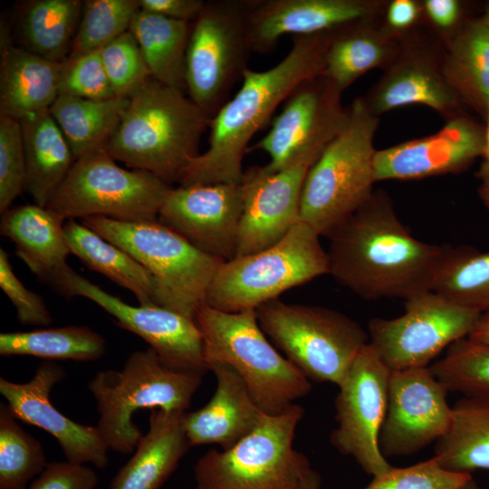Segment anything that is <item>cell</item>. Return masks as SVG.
Masks as SVG:
<instances>
[{"label": "cell", "mask_w": 489, "mask_h": 489, "mask_svg": "<svg viewBox=\"0 0 489 489\" xmlns=\"http://www.w3.org/2000/svg\"><path fill=\"white\" fill-rule=\"evenodd\" d=\"M327 238L328 274L365 300L432 291L446 246L417 239L383 192H373Z\"/></svg>", "instance_id": "obj_1"}, {"label": "cell", "mask_w": 489, "mask_h": 489, "mask_svg": "<svg viewBox=\"0 0 489 489\" xmlns=\"http://www.w3.org/2000/svg\"><path fill=\"white\" fill-rule=\"evenodd\" d=\"M331 35L292 36L291 50L276 65L248 68L238 91L211 119L208 149L189 160L179 186L240 185L249 142L296 86L323 72Z\"/></svg>", "instance_id": "obj_2"}, {"label": "cell", "mask_w": 489, "mask_h": 489, "mask_svg": "<svg viewBox=\"0 0 489 489\" xmlns=\"http://www.w3.org/2000/svg\"><path fill=\"white\" fill-rule=\"evenodd\" d=\"M129 98L106 150L133 169L150 172L169 185L179 183L189 160L198 155L211 118L184 92L153 78Z\"/></svg>", "instance_id": "obj_3"}, {"label": "cell", "mask_w": 489, "mask_h": 489, "mask_svg": "<svg viewBox=\"0 0 489 489\" xmlns=\"http://www.w3.org/2000/svg\"><path fill=\"white\" fill-rule=\"evenodd\" d=\"M378 119L363 98L347 109L337 135L309 168L302 190L300 221L327 237L373 194V137Z\"/></svg>", "instance_id": "obj_4"}, {"label": "cell", "mask_w": 489, "mask_h": 489, "mask_svg": "<svg viewBox=\"0 0 489 489\" xmlns=\"http://www.w3.org/2000/svg\"><path fill=\"white\" fill-rule=\"evenodd\" d=\"M195 321L207 369L215 363L232 368L264 413L280 414L311 391V381L264 334L255 310L226 312L204 302Z\"/></svg>", "instance_id": "obj_5"}, {"label": "cell", "mask_w": 489, "mask_h": 489, "mask_svg": "<svg viewBox=\"0 0 489 489\" xmlns=\"http://www.w3.org/2000/svg\"><path fill=\"white\" fill-rule=\"evenodd\" d=\"M205 373L177 370L151 349L132 352L122 369L99 371L89 382L109 449L129 454L143 436L132 422L140 408L186 412Z\"/></svg>", "instance_id": "obj_6"}, {"label": "cell", "mask_w": 489, "mask_h": 489, "mask_svg": "<svg viewBox=\"0 0 489 489\" xmlns=\"http://www.w3.org/2000/svg\"><path fill=\"white\" fill-rule=\"evenodd\" d=\"M82 223L140 263L156 283L158 306L195 320L209 284L225 262L196 248L160 221L90 216Z\"/></svg>", "instance_id": "obj_7"}, {"label": "cell", "mask_w": 489, "mask_h": 489, "mask_svg": "<svg viewBox=\"0 0 489 489\" xmlns=\"http://www.w3.org/2000/svg\"><path fill=\"white\" fill-rule=\"evenodd\" d=\"M255 313L270 341L310 381L339 386L369 343L357 321L330 308L274 299Z\"/></svg>", "instance_id": "obj_8"}, {"label": "cell", "mask_w": 489, "mask_h": 489, "mask_svg": "<svg viewBox=\"0 0 489 489\" xmlns=\"http://www.w3.org/2000/svg\"><path fill=\"white\" fill-rule=\"evenodd\" d=\"M329 273L320 235L300 221L277 244L224 262L207 289L205 302L216 310H255L283 292Z\"/></svg>", "instance_id": "obj_9"}, {"label": "cell", "mask_w": 489, "mask_h": 489, "mask_svg": "<svg viewBox=\"0 0 489 489\" xmlns=\"http://www.w3.org/2000/svg\"><path fill=\"white\" fill-rule=\"evenodd\" d=\"M304 414L296 403L276 415L263 414L247 436L226 450H209L195 467L197 489H300L311 469L293 446Z\"/></svg>", "instance_id": "obj_10"}, {"label": "cell", "mask_w": 489, "mask_h": 489, "mask_svg": "<svg viewBox=\"0 0 489 489\" xmlns=\"http://www.w3.org/2000/svg\"><path fill=\"white\" fill-rule=\"evenodd\" d=\"M255 0H213L193 21L186 56L189 98L211 119L243 79L253 51L250 14Z\"/></svg>", "instance_id": "obj_11"}, {"label": "cell", "mask_w": 489, "mask_h": 489, "mask_svg": "<svg viewBox=\"0 0 489 489\" xmlns=\"http://www.w3.org/2000/svg\"><path fill=\"white\" fill-rule=\"evenodd\" d=\"M172 187L150 172L120 167L101 149L74 161L47 208L65 221L90 216L155 221Z\"/></svg>", "instance_id": "obj_12"}, {"label": "cell", "mask_w": 489, "mask_h": 489, "mask_svg": "<svg viewBox=\"0 0 489 489\" xmlns=\"http://www.w3.org/2000/svg\"><path fill=\"white\" fill-rule=\"evenodd\" d=\"M481 315L428 291L405 300L398 317L371 319L369 342L390 370L427 367L443 350L468 337Z\"/></svg>", "instance_id": "obj_13"}, {"label": "cell", "mask_w": 489, "mask_h": 489, "mask_svg": "<svg viewBox=\"0 0 489 489\" xmlns=\"http://www.w3.org/2000/svg\"><path fill=\"white\" fill-rule=\"evenodd\" d=\"M390 373L369 342L338 386L335 398L337 427L331 434V443L373 477L392 467L379 446Z\"/></svg>", "instance_id": "obj_14"}, {"label": "cell", "mask_w": 489, "mask_h": 489, "mask_svg": "<svg viewBox=\"0 0 489 489\" xmlns=\"http://www.w3.org/2000/svg\"><path fill=\"white\" fill-rule=\"evenodd\" d=\"M341 91L323 73L302 82L284 101L269 131L248 151L259 149L270 157L269 173L312 155H320L342 128L347 110Z\"/></svg>", "instance_id": "obj_15"}, {"label": "cell", "mask_w": 489, "mask_h": 489, "mask_svg": "<svg viewBox=\"0 0 489 489\" xmlns=\"http://www.w3.org/2000/svg\"><path fill=\"white\" fill-rule=\"evenodd\" d=\"M70 300L85 297L110 314L115 322L143 339L168 367L206 373L202 334L194 319L158 305L132 306L91 283L71 267L58 291Z\"/></svg>", "instance_id": "obj_16"}, {"label": "cell", "mask_w": 489, "mask_h": 489, "mask_svg": "<svg viewBox=\"0 0 489 489\" xmlns=\"http://www.w3.org/2000/svg\"><path fill=\"white\" fill-rule=\"evenodd\" d=\"M447 393L429 367L391 370L379 434L385 457L418 452L447 432L452 417Z\"/></svg>", "instance_id": "obj_17"}, {"label": "cell", "mask_w": 489, "mask_h": 489, "mask_svg": "<svg viewBox=\"0 0 489 489\" xmlns=\"http://www.w3.org/2000/svg\"><path fill=\"white\" fill-rule=\"evenodd\" d=\"M318 157H305L273 173L258 166L244 172L240 184L243 211L235 257L277 244L300 222L303 182Z\"/></svg>", "instance_id": "obj_18"}, {"label": "cell", "mask_w": 489, "mask_h": 489, "mask_svg": "<svg viewBox=\"0 0 489 489\" xmlns=\"http://www.w3.org/2000/svg\"><path fill=\"white\" fill-rule=\"evenodd\" d=\"M242 211L240 185L179 186L169 191L158 217L198 250L226 262L236 256Z\"/></svg>", "instance_id": "obj_19"}, {"label": "cell", "mask_w": 489, "mask_h": 489, "mask_svg": "<svg viewBox=\"0 0 489 489\" xmlns=\"http://www.w3.org/2000/svg\"><path fill=\"white\" fill-rule=\"evenodd\" d=\"M65 377L63 368L43 361L25 383L0 378V393L17 419L38 427L56 438L68 462L92 464L99 469L108 465L109 447L97 427L78 424L65 417L50 400L54 385Z\"/></svg>", "instance_id": "obj_20"}, {"label": "cell", "mask_w": 489, "mask_h": 489, "mask_svg": "<svg viewBox=\"0 0 489 489\" xmlns=\"http://www.w3.org/2000/svg\"><path fill=\"white\" fill-rule=\"evenodd\" d=\"M484 149V130L474 120L455 117L438 132L377 150L376 181L417 179L456 173L468 168Z\"/></svg>", "instance_id": "obj_21"}, {"label": "cell", "mask_w": 489, "mask_h": 489, "mask_svg": "<svg viewBox=\"0 0 489 489\" xmlns=\"http://www.w3.org/2000/svg\"><path fill=\"white\" fill-rule=\"evenodd\" d=\"M376 6L363 0H255L250 14L253 51L270 53L286 34H317L368 22Z\"/></svg>", "instance_id": "obj_22"}, {"label": "cell", "mask_w": 489, "mask_h": 489, "mask_svg": "<svg viewBox=\"0 0 489 489\" xmlns=\"http://www.w3.org/2000/svg\"><path fill=\"white\" fill-rule=\"evenodd\" d=\"M208 370L216 376V391L203 408L186 412L184 427L191 446L215 444L226 450L255 428L264 412L232 368L215 363Z\"/></svg>", "instance_id": "obj_23"}, {"label": "cell", "mask_w": 489, "mask_h": 489, "mask_svg": "<svg viewBox=\"0 0 489 489\" xmlns=\"http://www.w3.org/2000/svg\"><path fill=\"white\" fill-rule=\"evenodd\" d=\"M0 116L21 120L49 110L59 96L62 63L14 44L5 23L0 29Z\"/></svg>", "instance_id": "obj_24"}, {"label": "cell", "mask_w": 489, "mask_h": 489, "mask_svg": "<svg viewBox=\"0 0 489 489\" xmlns=\"http://www.w3.org/2000/svg\"><path fill=\"white\" fill-rule=\"evenodd\" d=\"M0 233L15 245L16 255L41 281L57 291L70 266L65 220L47 207L23 205L1 214Z\"/></svg>", "instance_id": "obj_25"}, {"label": "cell", "mask_w": 489, "mask_h": 489, "mask_svg": "<svg viewBox=\"0 0 489 489\" xmlns=\"http://www.w3.org/2000/svg\"><path fill=\"white\" fill-rule=\"evenodd\" d=\"M185 414L152 409L148 432L110 489H159L191 446L184 427Z\"/></svg>", "instance_id": "obj_26"}, {"label": "cell", "mask_w": 489, "mask_h": 489, "mask_svg": "<svg viewBox=\"0 0 489 489\" xmlns=\"http://www.w3.org/2000/svg\"><path fill=\"white\" fill-rule=\"evenodd\" d=\"M25 158L24 190L34 203L47 207L75 158L49 110L20 120Z\"/></svg>", "instance_id": "obj_27"}, {"label": "cell", "mask_w": 489, "mask_h": 489, "mask_svg": "<svg viewBox=\"0 0 489 489\" xmlns=\"http://www.w3.org/2000/svg\"><path fill=\"white\" fill-rule=\"evenodd\" d=\"M459 96L444 73L427 60L408 58L397 63L366 101L374 115L411 104H423L448 113Z\"/></svg>", "instance_id": "obj_28"}, {"label": "cell", "mask_w": 489, "mask_h": 489, "mask_svg": "<svg viewBox=\"0 0 489 489\" xmlns=\"http://www.w3.org/2000/svg\"><path fill=\"white\" fill-rule=\"evenodd\" d=\"M64 233L71 253L88 268L131 292L139 305H157L155 281L131 254L74 219L65 221Z\"/></svg>", "instance_id": "obj_29"}, {"label": "cell", "mask_w": 489, "mask_h": 489, "mask_svg": "<svg viewBox=\"0 0 489 489\" xmlns=\"http://www.w3.org/2000/svg\"><path fill=\"white\" fill-rule=\"evenodd\" d=\"M191 25L139 10L129 31L135 36L151 78L168 87L187 92L186 56Z\"/></svg>", "instance_id": "obj_30"}, {"label": "cell", "mask_w": 489, "mask_h": 489, "mask_svg": "<svg viewBox=\"0 0 489 489\" xmlns=\"http://www.w3.org/2000/svg\"><path fill=\"white\" fill-rule=\"evenodd\" d=\"M434 456L453 472L489 470V399L464 397L452 406L449 428L436 442Z\"/></svg>", "instance_id": "obj_31"}, {"label": "cell", "mask_w": 489, "mask_h": 489, "mask_svg": "<svg viewBox=\"0 0 489 489\" xmlns=\"http://www.w3.org/2000/svg\"><path fill=\"white\" fill-rule=\"evenodd\" d=\"M129 97L92 101L59 95L49 111L66 138L76 159L106 146L116 131Z\"/></svg>", "instance_id": "obj_32"}, {"label": "cell", "mask_w": 489, "mask_h": 489, "mask_svg": "<svg viewBox=\"0 0 489 489\" xmlns=\"http://www.w3.org/2000/svg\"><path fill=\"white\" fill-rule=\"evenodd\" d=\"M82 6L80 0L27 3L20 16L24 48L50 62H63L70 55Z\"/></svg>", "instance_id": "obj_33"}, {"label": "cell", "mask_w": 489, "mask_h": 489, "mask_svg": "<svg viewBox=\"0 0 489 489\" xmlns=\"http://www.w3.org/2000/svg\"><path fill=\"white\" fill-rule=\"evenodd\" d=\"M394 53L393 42L367 22L350 24L331 32L322 73L342 92L364 72L388 62Z\"/></svg>", "instance_id": "obj_34"}, {"label": "cell", "mask_w": 489, "mask_h": 489, "mask_svg": "<svg viewBox=\"0 0 489 489\" xmlns=\"http://www.w3.org/2000/svg\"><path fill=\"white\" fill-rule=\"evenodd\" d=\"M443 73L459 98L480 112L489 110V29L467 22L451 42Z\"/></svg>", "instance_id": "obj_35"}, {"label": "cell", "mask_w": 489, "mask_h": 489, "mask_svg": "<svg viewBox=\"0 0 489 489\" xmlns=\"http://www.w3.org/2000/svg\"><path fill=\"white\" fill-rule=\"evenodd\" d=\"M105 339L82 325L2 332V356H34L47 360L93 361L104 355Z\"/></svg>", "instance_id": "obj_36"}, {"label": "cell", "mask_w": 489, "mask_h": 489, "mask_svg": "<svg viewBox=\"0 0 489 489\" xmlns=\"http://www.w3.org/2000/svg\"><path fill=\"white\" fill-rule=\"evenodd\" d=\"M432 291L467 309L488 312L489 252L446 245Z\"/></svg>", "instance_id": "obj_37"}, {"label": "cell", "mask_w": 489, "mask_h": 489, "mask_svg": "<svg viewBox=\"0 0 489 489\" xmlns=\"http://www.w3.org/2000/svg\"><path fill=\"white\" fill-rule=\"evenodd\" d=\"M7 404L0 406V489H26L47 465L42 444L16 422Z\"/></svg>", "instance_id": "obj_38"}, {"label": "cell", "mask_w": 489, "mask_h": 489, "mask_svg": "<svg viewBox=\"0 0 489 489\" xmlns=\"http://www.w3.org/2000/svg\"><path fill=\"white\" fill-rule=\"evenodd\" d=\"M448 392L489 399V345L468 337L452 345L429 366Z\"/></svg>", "instance_id": "obj_39"}, {"label": "cell", "mask_w": 489, "mask_h": 489, "mask_svg": "<svg viewBox=\"0 0 489 489\" xmlns=\"http://www.w3.org/2000/svg\"><path fill=\"white\" fill-rule=\"evenodd\" d=\"M139 10V0L84 1L69 57L101 50L129 31Z\"/></svg>", "instance_id": "obj_40"}, {"label": "cell", "mask_w": 489, "mask_h": 489, "mask_svg": "<svg viewBox=\"0 0 489 489\" xmlns=\"http://www.w3.org/2000/svg\"><path fill=\"white\" fill-rule=\"evenodd\" d=\"M102 62L115 94L129 97L151 78L139 45L128 31L101 49Z\"/></svg>", "instance_id": "obj_41"}, {"label": "cell", "mask_w": 489, "mask_h": 489, "mask_svg": "<svg viewBox=\"0 0 489 489\" xmlns=\"http://www.w3.org/2000/svg\"><path fill=\"white\" fill-rule=\"evenodd\" d=\"M471 479V474L445 469L433 455L410 466H392L364 489H459Z\"/></svg>", "instance_id": "obj_42"}, {"label": "cell", "mask_w": 489, "mask_h": 489, "mask_svg": "<svg viewBox=\"0 0 489 489\" xmlns=\"http://www.w3.org/2000/svg\"><path fill=\"white\" fill-rule=\"evenodd\" d=\"M59 95L92 101L117 97L105 71L101 50L69 57L62 62Z\"/></svg>", "instance_id": "obj_43"}, {"label": "cell", "mask_w": 489, "mask_h": 489, "mask_svg": "<svg viewBox=\"0 0 489 489\" xmlns=\"http://www.w3.org/2000/svg\"><path fill=\"white\" fill-rule=\"evenodd\" d=\"M25 158L19 120L0 116V212L10 208L25 184Z\"/></svg>", "instance_id": "obj_44"}, {"label": "cell", "mask_w": 489, "mask_h": 489, "mask_svg": "<svg viewBox=\"0 0 489 489\" xmlns=\"http://www.w3.org/2000/svg\"><path fill=\"white\" fill-rule=\"evenodd\" d=\"M0 287L14 306L21 324L47 326L52 323V315L43 299L15 276L9 255L3 248H0Z\"/></svg>", "instance_id": "obj_45"}, {"label": "cell", "mask_w": 489, "mask_h": 489, "mask_svg": "<svg viewBox=\"0 0 489 489\" xmlns=\"http://www.w3.org/2000/svg\"><path fill=\"white\" fill-rule=\"evenodd\" d=\"M97 484L96 473L84 465L52 462L32 482L29 489H94Z\"/></svg>", "instance_id": "obj_46"}, {"label": "cell", "mask_w": 489, "mask_h": 489, "mask_svg": "<svg viewBox=\"0 0 489 489\" xmlns=\"http://www.w3.org/2000/svg\"><path fill=\"white\" fill-rule=\"evenodd\" d=\"M205 4L202 0H139L143 11L189 23L197 17Z\"/></svg>", "instance_id": "obj_47"}, {"label": "cell", "mask_w": 489, "mask_h": 489, "mask_svg": "<svg viewBox=\"0 0 489 489\" xmlns=\"http://www.w3.org/2000/svg\"><path fill=\"white\" fill-rule=\"evenodd\" d=\"M425 11L433 24L440 28L454 26L460 16V4L455 0H427Z\"/></svg>", "instance_id": "obj_48"}, {"label": "cell", "mask_w": 489, "mask_h": 489, "mask_svg": "<svg viewBox=\"0 0 489 489\" xmlns=\"http://www.w3.org/2000/svg\"><path fill=\"white\" fill-rule=\"evenodd\" d=\"M419 12V5L415 1L395 0L387 11L388 24L393 29H405L417 20Z\"/></svg>", "instance_id": "obj_49"}, {"label": "cell", "mask_w": 489, "mask_h": 489, "mask_svg": "<svg viewBox=\"0 0 489 489\" xmlns=\"http://www.w3.org/2000/svg\"><path fill=\"white\" fill-rule=\"evenodd\" d=\"M468 338L475 341L489 345V311L482 313Z\"/></svg>", "instance_id": "obj_50"}, {"label": "cell", "mask_w": 489, "mask_h": 489, "mask_svg": "<svg viewBox=\"0 0 489 489\" xmlns=\"http://www.w3.org/2000/svg\"><path fill=\"white\" fill-rule=\"evenodd\" d=\"M477 177L480 180L479 196L484 204L489 208V162L484 161L482 164Z\"/></svg>", "instance_id": "obj_51"}, {"label": "cell", "mask_w": 489, "mask_h": 489, "mask_svg": "<svg viewBox=\"0 0 489 489\" xmlns=\"http://www.w3.org/2000/svg\"><path fill=\"white\" fill-rule=\"evenodd\" d=\"M321 485L320 475L311 468L302 478L300 489H321Z\"/></svg>", "instance_id": "obj_52"}, {"label": "cell", "mask_w": 489, "mask_h": 489, "mask_svg": "<svg viewBox=\"0 0 489 489\" xmlns=\"http://www.w3.org/2000/svg\"><path fill=\"white\" fill-rule=\"evenodd\" d=\"M487 117V127L484 129V149L483 156L484 157V161L489 162V110L486 113Z\"/></svg>", "instance_id": "obj_53"}, {"label": "cell", "mask_w": 489, "mask_h": 489, "mask_svg": "<svg viewBox=\"0 0 489 489\" xmlns=\"http://www.w3.org/2000/svg\"><path fill=\"white\" fill-rule=\"evenodd\" d=\"M459 489H481V488H479L476 485V484L473 481V479H471L467 483H465L464 485H462Z\"/></svg>", "instance_id": "obj_54"}, {"label": "cell", "mask_w": 489, "mask_h": 489, "mask_svg": "<svg viewBox=\"0 0 489 489\" xmlns=\"http://www.w3.org/2000/svg\"><path fill=\"white\" fill-rule=\"evenodd\" d=\"M483 20V22L484 23V24L487 26V28L489 29V4L486 7V11H485V14L484 15L483 18H481Z\"/></svg>", "instance_id": "obj_55"}]
</instances>
